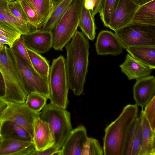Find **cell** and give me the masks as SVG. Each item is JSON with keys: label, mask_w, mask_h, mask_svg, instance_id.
Returning a JSON list of instances; mask_svg holds the SVG:
<instances>
[{"label": "cell", "mask_w": 155, "mask_h": 155, "mask_svg": "<svg viewBox=\"0 0 155 155\" xmlns=\"http://www.w3.org/2000/svg\"><path fill=\"white\" fill-rule=\"evenodd\" d=\"M67 52L65 66L69 88L75 95L83 93L88 71L89 45L83 33L77 31L65 46Z\"/></svg>", "instance_id": "1"}, {"label": "cell", "mask_w": 155, "mask_h": 155, "mask_svg": "<svg viewBox=\"0 0 155 155\" xmlns=\"http://www.w3.org/2000/svg\"><path fill=\"white\" fill-rule=\"evenodd\" d=\"M138 112L136 105L128 104L118 117L106 127L103 138L104 155H122L127 134Z\"/></svg>", "instance_id": "2"}, {"label": "cell", "mask_w": 155, "mask_h": 155, "mask_svg": "<svg viewBox=\"0 0 155 155\" xmlns=\"http://www.w3.org/2000/svg\"><path fill=\"white\" fill-rule=\"evenodd\" d=\"M0 71L5 85L2 99L18 103L25 102L27 94L23 83L7 45L0 50Z\"/></svg>", "instance_id": "3"}, {"label": "cell", "mask_w": 155, "mask_h": 155, "mask_svg": "<svg viewBox=\"0 0 155 155\" xmlns=\"http://www.w3.org/2000/svg\"><path fill=\"white\" fill-rule=\"evenodd\" d=\"M48 83L50 103L56 107L66 109L69 103V88L65 59L63 55L53 60L50 68Z\"/></svg>", "instance_id": "4"}, {"label": "cell", "mask_w": 155, "mask_h": 155, "mask_svg": "<svg viewBox=\"0 0 155 155\" xmlns=\"http://www.w3.org/2000/svg\"><path fill=\"white\" fill-rule=\"evenodd\" d=\"M83 0H74L52 31V48L61 51L71 39L78 27Z\"/></svg>", "instance_id": "5"}, {"label": "cell", "mask_w": 155, "mask_h": 155, "mask_svg": "<svg viewBox=\"0 0 155 155\" xmlns=\"http://www.w3.org/2000/svg\"><path fill=\"white\" fill-rule=\"evenodd\" d=\"M39 117L48 124L54 139V145L61 149L72 130L70 112L50 103L46 104L40 112Z\"/></svg>", "instance_id": "6"}, {"label": "cell", "mask_w": 155, "mask_h": 155, "mask_svg": "<svg viewBox=\"0 0 155 155\" xmlns=\"http://www.w3.org/2000/svg\"><path fill=\"white\" fill-rule=\"evenodd\" d=\"M114 31L123 48L155 46V26L129 24Z\"/></svg>", "instance_id": "7"}, {"label": "cell", "mask_w": 155, "mask_h": 155, "mask_svg": "<svg viewBox=\"0 0 155 155\" xmlns=\"http://www.w3.org/2000/svg\"><path fill=\"white\" fill-rule=\"evenodd\" d=\"M9 50L21 78L27 95L31 93H37L49 99L48 78L41 76L32 69L17 54L12 47H9Z\"/></svg>", "instance_id": "8"}, {"label": "cell", "mask_w": 155, "mask_h": 155, "mask_svg": "<svg viewBox=\"0 0 155 155\" xmlns=\"http://www.w3.org/2000/svg\"><path fill=\"white\" fill-rule=\"evenodd\" d=\"M7 102L8 106L1 119L16 123L25 129L33 138L34 121L36 117H39L40 112L31 110L25 103Z\"/></svg>", "instance_id": "9"}, {"label": "cell", "mask_w": 155, "mask_h": 155, "mask_svg": "<svg viewBox=\"0 0 155 155\" xmlns=\"http://www.w3.org/2000/svg\"><path fill=\"white\" fill-rule=\"evenodd\" d=\"M139 6L131 0H116L108 28L114 31L129 24Z\"/></svg>", "instance_id": "10"}, {"label": "cell", "mask_w": 155, "mask_h": 155, "mask_svg": "<svg viewBox=\"0 0 155 155\" xmlns=\"http://www.w3.org/2000/svg\"><path fill=\"white\" fill-rule=\"evenodd\" d=\"M22 36L26 48L34 52L45 53L52 47L51 31L42 28L36 29Z\"/></svg>", "instance_id": "11"}, {"label": "cell", "mask_w": 155, "mask_h": 155, "mask_svg": "<svg viewBox=\"0 0 155 155\" xmlns=\"http://www.w3.org/2000/svg\"><path fill=\"white\" fill-rule=\"evenodd\" d=\"M13 0H0V26L21 35L27 34L33 28L29 24L18 19L11 12L8 5Z\"/></svg>", "instance_id": "12"}, {"label": "cell", "mask_w": 155, "mask_h": 155, "mask_svg": "<svg viewBox=\"0 0 155 155\" xmlns=\"http://www.w3.org/2000/svg\"><path fill=\"white\" fill-rule=\"evenodd\" d=\"M136 80L133 87L135 105L143 109L155 96V78L149 75Z\"/></svg>", "instance_id": "13"}, {"label": "cell", "mask_w": 155, "mask_h": 155, "mask_svg": "<svg viewBox=\"0 0 155 155\" xmlns=\"http://www.w3.org/2000/svg\"><path fill=\"white\" fill-rule=\"evenodd\" d=\"M87 137V130L84 126L72 129L61 149V155H82Z\"/></svg>", "instance_id": "14"}, {"label": "cell", "mask_w": 155, "mask_h": 155, "mask_svg": "<svg viewBox=\"0 0 155 155\" xmlns=\"http://www.w3.org/2000/svg\"><path fill=\"white\" fill-rule=\"evenodd\" d=\"M98 55L114 56L121 54L123 47L118 38L112 32L102 30L99 33L95 44Z\"/></svg>", "instance_id": "15"}, {"label": "cell", "mask_w": 155, "mask_h": 155, "mask_svg": "<svg viewBox=\"0 0 155 155\" xmlns=\"http://www.w3.org/2000/svg\"><path fill=\"white\" fill-rule=\"evenodd\" d=\"M32 141L35 150L43 151L53 145L54 142L48 124L39 117L34 121Z\"/></svg>", "instance_id": "16"}, {"label": "cell", "mask_w": 155, "mask_h": 155, "mask_svg": "<svg viewBox=\"0 0 155 155\" xmlns=\"http://www.w3.org/2000/svg\"><path fill=\"white\" fill-rule=\"evenodd\" d=\"M142 141V128L140 117H137L127 134L122 155H138Z\"/></svg>", "instance_id": "17"}, {"label": "cell", "mask_w": 155, "mask_h": 155, "mask_svg": "<svg viewBox=\"0 0 155 155\" xmlns=\"http://www.w3.org/2000/svg\"><path fill=\"white\" fill-rule=\"evenodd\" d=\"M35 149L33 141L0 138V155H30Z\"/></svg>", "instance_id": "18"}, {"label": "cell", "mask_w": 155, "mask_h": 155, "mask_svg": "<svg viewBox=\"0 0 155 155\" xmlns=\"http://www.w3.org/2000/svg\"><path fill=\"white\" fill-rule=\"evenodd\" d=\"M121 71L129 80L139 79L150 75L153 69L134 58L129 54L120 65Z\"/></svg>", "instance_id": "19"}, {"label": "cell", "mask_w": 155, "mask_h": 155, "mask_svg": "<svg viewBox=\"0 0 155 155\" xmlns=\"http://www.w3.org/2000/svg\"><path fill=\"white\" fill-rule=\"evenodd\" d=\"M142 109L140 116L142 128V141L138 155H155V132L151 129Z\"/></svg>", "instance_id": "20"}, {"label": "cell", "mask_w": 155, "mask_h": 155, "mask_svg": "<svg viewBox=\"0 0 155 155\" xmlns=\"http://www.w3.org/2000/svg\"><path fill=\"white\" fill-rule=\"evenodd\" d=\"M134 58L152 69L155 68V46H144L129 47L126 49Z\"/></svg>", "instance_id": "21"}, {"label": "cell", "mask_w": 155, "mask_h": 155, "mask_svg": "<svg viewBox=\"0 0 155 155\" xmlns=\"http://www.w3.org/2000/svg\"><path fill=\"white\" fill-rule=\"evenodd\" d=\"M129 24L155 26V0L140 5Z\"/></svg>", "instance_id": "22"}, {"label": "cell", "mask_w": 155, "mask_h": 155, "mask_svg": "<svg viewBox=\"0 0 155 155\" xmlns=\"http://www.w3.org/2000/svg\"><path fill=\"white\" fill-rule=\"evenodd\" d=\"M1 135L4 138L33 141L32 137L25 129L9 120H4L2 127Z\"/></svg>", "instance_id": "23"}, {"label": "cell", "mask_w": 155, "mask_h": 155, "mask_svg": "<svg viewBox=\"0 0 155 155\" xmlns=\"http://www.w3.org/2000/svg\"><path fill=\"white\" fill-rule=\"evenodd\" d=\"M78 27L87 38L93 41L96 35V27L91 11L86 8L83 0L81 6Z\"/></svg>", "instance_id": "24"}, {"label": "cell", "mask_w": 155, "mask_h": 155, "mask_svg": "<svg viewBox=\"0 0 155 155\" xmlns=\"http://www.w3.org/2000/svg\"><path fill=\"white\" fill-rule=\"evenodd\" d=\"M73 1L63 0L57 5L54 6L51 12L43 25L42 29L52 31Z\"/></svg>", "instance_id": "25"}, {"label": "cell", "mask_w": 155, "mask_h": 155, "mask_svg": "<svg viewBox=\"0 0 155 155\" xmlns=\"http://www.w3.org/2000/svg\"><path fill=\"white\" fill-rule=\"evenodd\" d=\"M36 12L41 28L49 16L54 5L52 0H26Z\"/></svg>", "instance_id": "26"}, {"label": "cell", "mask_w": 155, "mask_h": 155, "mask_svg": "<svg viewBox=\"0 0 155 155\" xmlns=\"http://www.w3.org/2000/svg\"><path fill=\"white\" fill-rule=\"evenodd\" d=\"M27 49L31 61L35 71L43 77L48 78L50 67L48 61L39 53L27 48Z\"/></svg>", "instance_id": "27"}, {"label": "cell", "mask_w": 155, "mask_h": 155, "mask_svg": "<svg viewBox=\"0 0 155 155\" xmlns=\"http://www.w3.org/2000/svg\"><path fill=\"white\" fill-rule=\"evenodd\" d=\"M48 98L45 96L37 93H31L26 97L25 103L33 111L40 112L46 105Z\"/></svg>", "instance_id": "28"}, {"label": "cell", "mask_w": 155, "mask_h": 155, "mask_svg": "<svg viewBox=\"0 0 155 155\" xmlns=\"http://www.w3.org/2000/svg\"><path fill=\"white\" fill-rule=\"evenodd\" d=\"M28 19L29 24L33 29L41 28L36 12L26 0H18Z\"/></svg>", "instance_id": "29"}, {"label": "cell", "mask_w": 155, "mask_h": 155, "mask_svg": "<svg viewBox=\"0 0 155 155\" xmlns=\"http://www.w3.org/2000/svg\"><path fill=\"white\" fill-rule=\"evenodd\" d=\"M116 0H102L99 12L101 18L105 27L108 28Z\"/></svg>", "instance_id": "30"}, {"label": "cell", "mask_w": 155, "mask_h": 155, "mask_svg": "<svg viewBox=\"0 0 155 155\" xmlns=\"http://www.w3.org/2000/svg\"><path fill=\"white\" fill-rule=\"evenodd\" d=\"M103 149L98 140L91 137H87L82 155H103Z\"/></svg>", "instance_id": "31"}, {"label": "cell", "mask_w": 155, "mask_h": 155, "mask_svg": "<svg viewBox=\"0 0 155 155\" xmlns=\"http://www.w3.org/2000/svg\"><path fill=\"white\" fill-rule=\"evenodd\" d=\"M12 47L17 54L28 64L32 69L35 70L30 59L22 35L19 38L14 42Z\"/></svg>", "instance_id": "32"}, {"label": "cell", "mask_w": 155, "mask_h": 155, "mask_svg": "<svg viewBox=\"0 0 155 155\" xmlns=\"http://www.w3.org/2000/svg\"><path fill=\"white\" fill-rule=\"evenodd\" d=\"M155 96L146 105L143 113L152 130L155 132Z\"/></svg>", "instance_id": "33"}, {"label": "cell", "mask_w": 155, "mask_h": 155, "mask_svg": "<svg viewBox=\"0 0 155 155\" xmlns=\"http://www.w3.org/2000/svg\"><path fill=\"white\" fill-rule=\"evenodd\" d=\"M8 8L12 14L19 20L29 23L28 19L18 0L8 3Z\"/></svg>", "instance_id": "34"}, {"label": "cell", "mask_w": 155, "mask_h": 155, "mask_svg": "<svg viewBox=\"0 0 155 155\" xmlns=\"http://www.w3.org/2000/svg\"><path fill=\"white\" fill-rule=\"evenodd\" d=\"M30 155H61V149L54 145L42 151H38L35 149Z\"/></svg>", "instance_id": "35"}, {"label": "cell", "mask_w": 155, "mask_h": 155, "mask_svg": "<svg viewBox=\"0 0 155 155\" xmlns=\"http://www.w3.org/2000/svg\"><path fill=\"white\" fill-rule=\"evenodd\" d=\"M19 33L10 30L0 26V36L5 37L13 43L21 36Z\"/></svg>", "instance_id": "36"}, {"label": "cell", "mask_w": 155, "mask_h": 155, "mask_svg": "<svg viewBox=\"0 0 155 155\" xmlns=\"http://www.w3.org/2000/svg\"><path fill=\"white\" fill-rule=\"evenodd\" d=\"M5 91V85L4 80L0 71V99H2L4 97Z\"/></svg>", "instance_id": "37"}, {"label": "cell", "mask_w": 155, "mask_h": 155, "mask_svg": "<svg viewBox=\"0 0 155 155\" xmlns=\"http://www.w3.org/2000/svg\"><path fill=\"white\" fill-rule=\"evenodd\" d=\"M94 3V7L92 13L93 16L94 17L99 11L101 5L102 0H93Z\"/></svg>", "instance_id": "38"}, {"label": "cell", "mask_w": 155, "mask_h": 155, "mask_svg": "<svg viewBox=\"0 0 155 155\" xmlns=\"http://www.w3.org/2000/svg\"><path fill=\"white\" fill-rule=\"evenodd\" d=\"M8 105L7 101L0 99V119Z\"/></svg>", "instance_id": "39"}, {"label": "cell", "mask_w": 155, "mask_h": 155, "mask_svg": "<svg viewBox=\"0 0 155 155\" xmlns=\"http://www.w3.org/2000/svg\"><path fill=\"white\" fill-rule=\"evenodd\" d=\"M135 3L140 6L153 0H131Z\"/></svg>", "instance_id": "40"}, {"label": "cell", "mask_w": 155, "mask_h": 155, "mask_svg": "<svg viewBox=\"0 0 155 155\" xmlns=\"http://www.w3.org/2000/svg\"><path fill=\"white\" fill-rule=\"evenodd\" d=\"M54 6L57 5L63 0H52Z\"/></svg>", "instance_id": "41"}, {"label": "cell", "mask_w": 155, "mask_h": 155, "mask_svg": "<svg viewBox=\"0 0 155 155\" xmlns=\"http://www.w3.org/2000/svg\"><path fill=\"white\" fill-rule=\"evenodd\" d=\"M4 121V120H3L2 119H0V138L2 137L1 128Z\"/></svg>", "instance_id": "42"}]
</instances>
